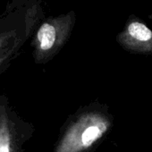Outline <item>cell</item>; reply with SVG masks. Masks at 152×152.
I'll return each instance as SVG.
<instances>
[{"label":"cell","instance_id":"4","mask_svg":"<svg viewBox=\"0 0 152 152\" xmlns=\"http://www.w3.org/2000/svg\"><path fill=\"white\" fill-rule=\"evenodd\" d=\"M34 129L10 106L5 95L0 96V152H23Z\"/></svg>","mask_w":152,"mask_h":152},{"label":"cell","instance_id":"2","mask_svg":"<svg viewBox=\"0 0 152 152\" xmlns=\"http://www.w3.org/2000/svg\"><path fill=\"white\" fill-rule=\"evenodd\" d=\"M39 6L13 5L0 16V75L19 55L39 23Z\"/></svg>","mask_w":152,"mask_h":152},{"label":"cell","instance_id":"3","mask_svg":"<svg viewBox=\"0 0 152 152\" xmlns=\"http://www.w3.org/2000/svg\"><path fill=\"white\" fill-rule=\"evenodd\" d=\"M75 21V13L70 11L67 14L50 17L39 25L31 41L36 64H47L60 52L72 32Z\"/></svg>","mask_w":152,"mask_h":152},{"label":"cell","instance_id":"5","mask_svg":"<svg viewBox=\"0 0 152 152\" xmlns=\"http://www.w3.org/2000/svg\"><path fill=\"white\" fill-rule=\"evenodd\" d=\"M127 33L134 41L139 43H148L152 39V31L138 22H134L128 26Z\"/></svg>","mask_w":152,"mask_h":152},{"label":"cell","instance_id":"1","mask_svg":"<svg viewBox=\"0 0 152 152\" xmlns=\"http://www.w3.org/2000/svg\"><path fill=\"white\" fill-rule=\"evenodd\" d=\"M113 126L108 109L92 103L72 115L62 130L54 152H93Z\"/></svg>","mask_w":152,"mask_h":152}]
</instances>
